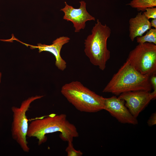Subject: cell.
<instances>
[{
	"label": "cell",
	"mask_w": 156,
	"mask_h": 156,
	"mask_svg": "<svg viewBox=\"0 0 156 156\" xmlns=\"http://www.w3.org/2000/svg\"><path fill=\"white\" fill-rule=\"evenodd\" d=\"M56 132H60V138L68 142L79 136L76 127L67 120L66 114H55L33 119L28 126L27 136L36 137L40 145L47 141V134Z\"/></svg>",
	"instance_id": "obj_1"
},
{
	"label": "cell",
	"mask_w": 156,
	"mask_h": 156,
	"mask_svg": "<svg viewBox=\"0 0 156 156\" xmlns=\"http://www.w3.org/2000/svg\"><path fill=\"white\" fill-rule=\"evenodd\" d=\"M149 77L136 70L127 61L113 76L103 90L116 95L126 92L144 90L151 92Z\"/></svg>",
	"instance_id": "obj_2"
},
{
	"label": "cell",
	"mask_w": 156,
	"mask_h": 156,
	"mask_svg": "<svg viewBox=\"0 0 156 156\" xmlns=\"http://www.w3.org/2000/svg\"><path fill=\"white\" fill-rule=\"evenodd\" d=\"M96 22L92 29L91 34L85 40L84 51L93 65L104 70L110 57L107 41L111 30L106 24L103 25L98 19Z\"/></svg>",
	"instance_id": "obj_3"
},
{
	"label": "cell",
	"mask_w": 156,
	"mask_h": 156,
	"mask_svg": "<svg viewBox=\"0 0 156 156\" xmlns=\"http://www.w3.org/2000/svg\"><path fill=\"white\" fill-rule=\"evenodd\" d=\"M61 92L68 101L81 112L94 113L104 109V98L76 81L66 83Z\"/></svg>",
	"instance_id": "obj_4"
},
{
	"label": "cell",
	"mask_w": 156,
	"mask_h": 156,
	"mask_svg": "<svg viewBox=\"0 0 156 156\" xmlns=\"http://www.w3.org/2000/svg\"><path fill=\"white\" fill-rule=\"evenodd\" d=\"M126 61L141 74L150 77L156 73V45L138 44L130 51Z\"/></svg>",
	"instance_id": "obj_5"
},
{
	"label": "cell",
	"mask_w": 156,
	"mask_h": 156,
	"mask_svg": "<svg viewBox=\"0 0 156 156\" xmlns=\"http://www.w3.org/2000/svg\"><path fill=\"white\" fill-rule=\"evenodd\" d=\"M43 96H36L29 97L22 102L20 107L13 106L11 109L13 113L11 129L12 136L23 150L26 152H29L30 150L26 138L29 120L26 116V113L32 102Z\"/></svg>",
	"instance_id": "obj_6"
},
{
	"label": "cell",
	"mask_w": 156,
	"mask_h": 156,
	"mask_svg": "<svg viewBox=\"0 0 156 156\" xmlns=\"http://www.w3.org/2000/svg\"><path fill=\"white\" fill-rule=\"evenodd\" d=\"M118 97L125 102V106L135 118L151 100L155 99L151 92L144 90L125 92L119 95Z\"/></svg>",
	"instance_id": "obj_7"
},
{
	"label": "cell",
	"mask_w": 156,
	"mask_h": 156,
	"mask_svg": "<svg viewBox=\"0 0 156 156\" xmlns=\"http://www.w3.org/2000/svg\"><path fill=\"white\" fill-rule=\"evenodd\" d=\"M104 109L108 111L119 122L123 124L136 125V118L130 113L125 105L124 101L118 97L113 96L104 99Z\"/></svg>",
	"instance_id": "obj_8"
},
{
	"label": "cell",
	"mask_w": 156,
	"mask_h": 156,
	"mask_svg": "<svg viewBox=\"0 0 156 156\" xmlns=\"http://www.w3.org/2000/svg\"><path fill=\"white\" fill-rule=\"evenodd\" d=\"M79 8L76 9L65 2V7L60 10L64 13L63 19L67 21H70L73 24L75 32H78L81 29H84L86 21L95 20V17L87 11L86 2L81 1H79Z\"/></svg>",
	"instance_id": "obj_9"
},
{
	"label": "cell",
	"mask_w": 156,
	"mask_h": 156,
	"mask_svg": "<svg viewBox=\"0 0 156 156\" xmlns=\"http://www.w3.org/2000/svg\"><path fill=\"white\" fill-rule=\"evenodd\" d=\"M70 39L68 37L62 36L53 40L52 44L50 45L39 43L37 44V46H35L23 43L27 46H29L31 49H38L39 53L46 51L52 53L55 58V64L56 66L59 70L63 71L67 67V63L61 57L60 51L63 46L68 42Z\"/></svg>",
	"instance_id": "obj_10"
},
{
	"label": "cell",
	"mask_w": 156,
	"mask_h": 156,
	"mask_svg": "<svg viewBox=\"0 0 156 156\" xmlns=\"http://www.w3.org/2000/svg\"><path fill=\"white\" fill-rule=\"evenodd\" d=\"M143 13L139 12L129 21V37L132 41L151 28L150 22Z\"/></svg>",
	"instance_id": "obj_11"
},
{
	"label": "cell",
	"mask_w": 156,
	"mask_h": 156,
	"mask_svg": "<svg viewBox=\"0 0 156 156\" xmlns=\"http://www.w3.org/2000/svg\"><path fill=\"white\" fill-rule=\"evenodd\" d=\"M127 5L138 11L144 12L146 9L156 6V0H132Z\"/></svg>",
	"instance_id": "obj_12"
},
{
	"label": "cell",
	"mask_w": 156,
	"mask_h": 156,
	"mask_svg": "<svg viewBox=\"0 0 156 156\" xmlns=\"http://www.w3.org/2000/svg\"><path fill=\"white\" fill-rule=\"evenodd\" d=\"M147 31L144 35L136 38L137 42L139 44L147 42L156 45V29L151 28Z\"/></svg>",
	"instance_id": "obj_13"
},
{
	"label": "cell",
	"mask_w": 156,
	"mask_h": 156,
	"mask_svg": "<svg viewBox=\"0 0 156 156\" xmlns=\"http://www.w3.org/2000/svg\"><path fill=\"white\" fill-rule=\"evenodd\" d=\"M68 146L66 149L68 156H81L83 155V153L80 150H75L73 147L72 142H68Z\"/></svg>",
	"instance_id": "obj_14"
},
{
	"label": "cell",
	"mask_w": 156,
	"mask_h": 156,
	"mask_svg": "<svg viewBox=\"0 0 156 156\" xmlns=\"http://www.w3.org/2000/svg\"><path fill=\"white\" fill-rule=\"evenodd\" d=\"M148 19L156 18V8L152 7L147 8L143 13Z\"/></svg>",
	"instance_id": "obj_15"
},
{
	"label": "cell",
	"mask_w": 156,
	"mask_h": 156,
	"mask_svg": "<svg viewBox=\"0 0 156 156\" xmlns=\"http://www.w3.org/2000/svg\"><path fill=\"white\" fill-rule=\"evenodd\" d=\"M156 74L155 73L149 77L150 82L153 91L151 92L155 99L156 98Z\"/></svg>",
	"instance_id": "obj_16"
},
{
	"label": "cell",
	"mask_w": 156,
	"mask_h": 156,
	"mask_svg": "<svg viewBox=\"0 0 156 156\" xmlns=\"http://www.w3.org/2000/svg\"><path fill=\"white\" fill-rule=\"evenodd\" d=\"M147 123L149 126H153L156 124V113H153L151 115L150 117L147 122Z\"/></svg>",
	"instance_id": "obj_17"
},
{
	"label": "cell",
	"mask_w": 156,
	"mask_h": 156,
	"mask_svg": "<svg viewBox=\"0 0 156 156\" xmlns=\"http://www.w3.org/2000/svg\"><path fill=\"white\" fill-rule=\"evenodd\" d=\"M151 27L156 29V18L153 19L150 22Z\"/></svg>",
	"instance_id": "obj_18"
},
{
	"label": "cell",
	"mask_w": 156,
	"mask_h": 156,
	"mask_svg": "<svg viewBox=\"0 0 156 156\" xmlns=\"http://www.w3.org/2000/svg\"><path fill=\"white\" fill-rule=\"evenodd\" d=\"M1 73L0 72V83L1 82Z\"/></svg>",
	"instance_id": "obj_19"
}]
</instances>
